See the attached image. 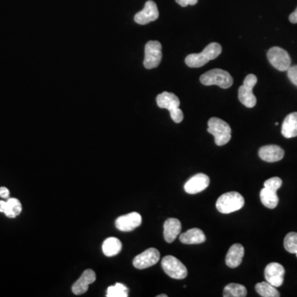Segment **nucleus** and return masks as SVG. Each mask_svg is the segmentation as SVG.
Returning <instances> with one entry per match:
<instances>
[{"mask_svg": "<svg viewBox=\"0 0 297 297\" xmlns=\"http://www.w3.org/2000/svg\"><path fill=\"white\" fill-rule=\"evenodd\" d=\"M222 47L217 42H212L205 46L201 53L190 54L186 57L185 63L190 68H200L205 64L221 55Z\"/></svg>", "mask_w": 297, "mask_h": 297, "instance_id": "obj_1", "label": "nucleus"}, {"mask_svg": "<svg viewBox=\"0 0 297 297\" xmlns=\"http://www.w3.org/2000/svg\"><path fill=\"white\" fill-rule=\"evenodd\" d=\"M156 102L159 107L169 111L171 118L175 123H182V121L184 120V112L180 108V99L174 94L162 93L158 95Z\"/></svg>", "mask_w": 297, "mask_h": 297, "instance_id": "obj_2", "label": "nucleus"}, {"mask_svg": "<svg viewBox=\"0 0 297 297\" xmlns=\"http://www.w3.org/2000/svg\"><path fill=\"white\" fill-rule=\"evenodd\" d=\"M207 131L214 136L215 142L218 146H222L231 139V128L225 121L218 117H212L208 121Z\"/></svg>", "mask_w": 297, "mask_h": 297, "instance_id": "obj_3", "label": "nucleus"}, {"mask_svg": "<svg viewBox=\"0 0 297 297\" xmlns=\"http://www.w3.org/2000/svg\"><path fill=\"white\" fill-rule=\"evenodd\" d=\"M200 81L203 85H217L224 90L231 87L234 83V79L229 73L221 69L209 70L200 77Z\"/></svg>", "mask_w": 297, "mask_h": 297, "instance_id": "obj_4", "label": "nucleus"}, {"mask_svg": "<svg viewBox=\"0 0 297 297\" xmlns=\"http://www.w3.org/2000/svg\"><path fill=\"white\" fill-rule=\"evenodd\" d=\"M216 205L218 212L222 214H229L241 210L245 205V198L239 192H226L219 197Z\"/></svg>", "mask_w": 297, "mask_h": 297, "instance_id": "obj_5", "label": "nucleus"}, {"mask_svg": "<svg viewBox=\"0 0 297 297\" xmlns=\"http://www.w3.org/2000/svg\"><path fill=\"white\" fill-rule=\"evenodd\" d=\"M258 82V78L253 74H248L243 85L239 88V99L243 105L252 108L256 105L257 99L253 93V88Z\"/></svg>", "mask_w": 297, "mask_h": 297, "instance_id": "obj_6", "label": "nucleus"}, {"mask_svg": "<svg viewBox=\"0 0 297 297\" xmlns=\"http://www.w3.org/2000/svg\"><path fill=\"white\" fill-rule=\"evenodd\" d=\"M161 266L164 273L173 279H184L188 276V269L185 265L173 256H165L162 259Z\"/></svg>", "mask_w": 297, "mask_h": 297, "instance_id": "obj_7", "label": "nucleus"}, {"mask_svg": "<svg viewBox=\"0 0 297 297\" xmlns=\"http://www.w3.org/2000/svg\"><path fill=\"white\" fill-rule=\"evenodd\" d=\"M162 61V45L158 41H150L144 47V66L152 70L160 66Z\"/></svg>", "mask_w": 297, "mask_h": 297, "instance_id": "obj_8", "label": "nucleus"}, {"mask_svg": "<svg viewBox=\"0 0 297 297\" xmlns=\"http://www.w3.org/2000/svg\"><path fill=\"white\" fill-rule=\"evenodd\" d=\"M268 59L272 66L279 71H287L291 67V59L288 52L278 46L269 50Z\"/></svg>", "mask_w": 297, "mask_h": 297, "instance_id": "obj_9", "label": "nucleus"}, {"mask_svg": "<svg viewBox=\"0 0 297 297\" xmlns=\"http://www.w3.org/2000/svg\"><path fill=\"white\" fill-rule=\"evenodd\" d=\"M160 254L158 249L150 248L134 258L133 265L137 269H148L160 261Z\"/></svg>", "mask_w": 297, "mask_h": 297, "instance_id": "obj_10", "label": "nucleus"}, {"mask_svg": "<svg viewBox=\"0 0 297 297\" xmlns=\"http://www.w3.org/2000/svg\"><path fill=\"white\" fill-rule=\"evenodd\" d=\"M284 275V268L278 262H271L265 269V279L275 287H279L283 284Z\"/></svg>", "mask_w": 297, "mask_h": 297, "instance_id": "obj_11", "label": "nucleus"}, {"mask_svg": "<svg viewBox=\"0 0 297 297\" xmlns=\"http://www.w3.org/2000/svg\"><path fill=\"white\" fill-rule=\"evenodd\" d=\"M160 16L157 5L152 0H148L145 3L144 9L142 11L139 12L135 15V22L138 24L146 25L150 22H154L157 20Z\"/></svg>", "mask_w": 297, "mask_h": 297, "instance_id": "obj_12", "label": "nucleus"}, {"mask_svg": "<svg viewBox=\"0 0 297 297\" xmlns=\"http://www.w3.org/2000/svg\"><path fill=\"white\" fill-rule=\"evenodd\" d=\"M142 223V218L137 212H131L118 217L116 221V227L123 232L132 231L139 227Z\"/></svg>", "mask_w": 297, "mask_h": 297, "instance_id": "obj_13", "label": "nucleus"}, {"mask_svg": "<svg viewBox=\"0 0 297 297\" xmlns=\"http://www.w3.org/2000/svg\"><path fill=\"white\" fill-rule=\"evenodd\" d=\"M210 184V179L204 173H197L191 177L184 185V190L188 194H197L205 190Z\"/></svg>", "mask_w": 297, "mask_h": 297, "instance_id": "obj_14", "label": "nucleus"}, {"mask_svg": "<svg viewBox=\"0 0 297 297\" xmlns=\"http://www.w3.org/2000/svg\"><path fill=\"white\" fill-rule=\"evenodd\" d=\"M96 280V273L92 269H87L83 272L80 278L74 282L72 286V291L75 295H82L88 289V286Z\"/></svg>", "mask_w": 297, "mask_h": 297, "instance_id": "obj_15", "label": "nucleus"}, {"mask_svg": "<svg viewBox=\"0 0 297 297\" xmlns=\"http://www.w3.org/2000/svg\"><path fill=\"white\" fill-rule=\"evenodd\" d=\"M285 151L276 144L261 147L258 151L260 159L269 163L280 161L284 157Z\"/></svg>", "mask_w": 297, "mask_h": 297, "instance_id": "obj_16", "label": "nucleus"}, {"mask_svg": "<svg viewBox=\"0 0 297 297\" xmlns=\"http://www.w3.org/2000/svg\"><path fill=\"white\" fill-rule=\"evenodd\" d=\"M245 255V248L241 244H234L229 248L227 255L225 258V262L229 268L234 269L240 266L242 262Z\"/></svg>", "mask_w": 297, "mask_h": 297, "instance_id": "obj_17", "label": "nucleus"}, {"mask_svg": "<svg viewBox=\"0 0 297 297\" xmlns=\"http://www.w3.org/2000/svg\"><path fill=\"white\" fill-rule=\"evenodd\" d=\"M182 225L180 220L169 218L164 222V237L165 241L173 243L181 233Z\"/></svg>", "mask_w": 297, "mask_h": 297, "instance_id": "obj_18", "label": "nucleus"}, {"mask_svg": "<svg viewBox=\"0 0 297 297\" xmlns=\"http://www.w3.org/2000/svg\"><path fill=\"white\" fill-rule=\"evenodd\" d=\"M180 241L185 245H198L205 242V235L201 229L193 228L180 234Z\"/></svg>", "mask_w": 297, "mask_h": 297, "instance_id": "obj_19", "label": "nucleus"}, {"mask_svg": "<svg viewBox=\"0 0 297 297\" xmlns=\"http://www.w3.org/2000/svg\"><path fill=\"white\" fill-rule=\"evenodd\" d=\"M282 136L285 138L296 137L297 136V112L289 114L285 118L282 127Z\"/></svg>", "mask_w": 297, "mask_h": 297, "instance_id": "obj_20", "label": "nucleus"}, {"mask_svg": "<svg viewBox=\"0 0 297 297\" xmlns=\"http://www.w3.org/2000/svg\"><path fill=\"white\" fill-rule=\"evenodd\" d=\"M260 199L262 205L269 209L277 207L279 202V197L277 195V192L266 188H262L260 192Z\"/></svg>", "mask_w": 297, "mask_h": 297, "instance_id": "obj_21", "label": "nucleus"}, {"mask_svg": "<svg viewBox=\"0 0 297 297\" xmlns=\"http://www.w3.org/2000/svg\"><path fill=\"white\" fill-rule=\"evenodd\" d=\"M123 245L118 239L110 237L103 244V252L107 257H112L120 253Z\"/></svg>", "mask_w": 297, "mask_h": 297, "instance_id": "obj_22", "label": "nucleus"}, {"mask_svg": "<svg viewBox=\"0 0 297 297\" xmlns=\"http://www.w3.org/2000/svg\"><path fill=\"white\" fill-rule=\"evenodd\" d=\"M247 295L246 287L237 283H230L224 289V297H245Z\"/></svg>", "mask_w": 297, "mask_h": 297, "instance_id": "obj_23", "label": "nucleus"}, {"mask_svg": "<svg viewBox=\"0 0 297 297\" xmlns=\"http://www.w3.org/2000/svg\"><path fill=\"white\" fill-rule=\"evenodd\" d=\"M256 291L262 297H279V291L275 286L270 284L269 282H259L255 286Z\"/></svg>", "mask_w": 297, "mask_h": 297, "instance_id": "obj_24", "label": "nucleus"}, {"mask_svg": "<svg viewBox=\"0 0 297 297\" xmlns=\"http://www.w3.org/2000/svg\"><path fill=\"white\" fill-rule=\"evenodd\" d=\"M22 212V204L19 200L16 198H9L7 201L6 211L5 214L9 218H15Z\"/></svg>", "mask_w": 297, "mask_h": 297, "instance_id": "obj_25", "label": "nucleus"}, {"mask_svg": "<svg viewBox=\"0 0 297 297\" xmlns=\"http://www.w3.org/2000/svg\"><path fill=\"white\" fill-rule=\"evenodd\" d=\"M284 248L290 254H295L297 257V233L290 232L284 239Z\"/></svg>", "mask_w": 297, "mask_h": 297, "instance_id": "obj_26", "label": "nucleus"}, {"mask_svg": "<svg viewBox=\"0 0 297 297\" xmlns=\"http://www.w3.org/2000/svg\"><path fill=\"white\" fill-rule=\"evenodd\" d=\"M107 297H127L128 288L122 283H116L115 286H111L107 288Z\"/></svg>", "mask_w": 297, "mask_h": 297, "instance_id": "obj_27", "label": "nucleus"}, {"mask_svg": "<svg viewBox=\"0 0 297 297\" xmlns=\"http://www.w3.org/2000/svg\"><path fill=\"white\" fill-rule=\"evenodd\" d=\"M263 185H264V188L278 192V189L282 187V180L278 177H271V179L266 180Z\"/></svg>", "mask_w": 297, "mask_h": 297, "instance_id": "obj_28", "label": "nucleus"}, {"mask_svg": "<svg viewBox=\"0 0 297 297\" xmlns=\"http://www.w3.org/2000/svg\"><path fill=\"white\" fill-rule=\"evenodd\" d=\"M287 76L291 83L297 86V66H291L287 70Z\"/></svg>", "mask_w": 297, "mask_h": 297, "instance_id": "obj_29", "label": "nucleus"}, {"mask_svg": "<svg viewBox=\"0 0 297 297\" xmlns=\"http://www.w3.org/2000/svg\"><path fill=\"white\" fill-rule=\"evenodd\" d=\"M175 1L182 7L197 5V2H198V0H175Z\"/></svg>", "mask_w": 297, "mask_h": 297, "instance_id": "obj_30", "label": "nucleus"}, {"mask_svg": "<svg viewBox=\"0 0 297 297\" xmlns=\"http://www.w3.org/2000/svg\"><path fill=\"white\" fill-rule=\"evenodd\" d=\"M0 197H3V198H9V189H8L7 188H5V187L0 188Z\"/></svg>", "mask_w": 297, "mask_h": 297, "instance_id": "obj_31", "label": "nucleus"}, {"mask_svg": "<svg viewBox=\"0 0 297 297\" xmlns=\"http://www.w3.org/2000/svg\"><path fill=\"white\" fill-rule=\"evenodd\" d=\"M289 20H290V22L293 24H295L297 23V8L295 9V11L291 13L289 16Z\"/></svg>", "mask_w": 297, "mask_h": 297, "instance_id": "obj_32", "label": "nucleus"}, {"mask_svg": "<svg viewBox=\"0 0 297 297\" xmlns=\"http://www.w3.org/2000/svg\"><path fill=\"white\" fill-rule=\"evenodd\" d=\"M7 201H0V212L5 213L6 211Z\"/></svg>", "mask_w": 297, "mask_h": 297, "instance_id": "obj_33", "label": "nucleus"}, {"mask_svg": "<svg viewBox=\"0 0 297 297\" xmlns=\"http://www.w3.org/2000/svg\"><path fill=\"white\" fill-rule=\"evenodd\" d=\"M168 295H165V294H163V295H157V297H167Z\"/></svg>", "mask_w": 297, "mask_h": 297, "instance_id": "obj_34", "label": "nucleus"}]
</instances>
